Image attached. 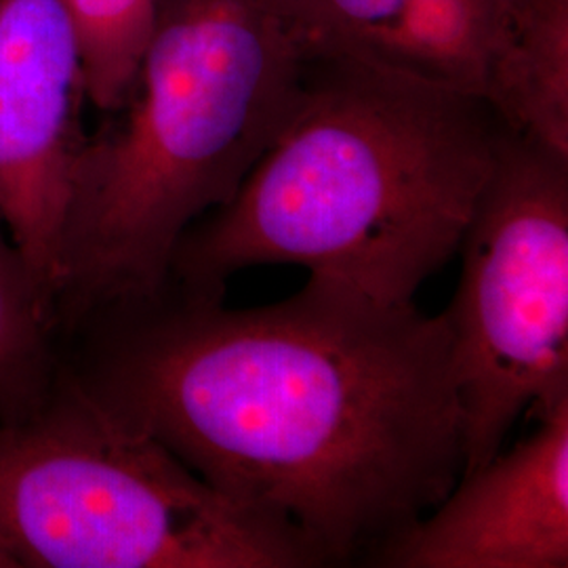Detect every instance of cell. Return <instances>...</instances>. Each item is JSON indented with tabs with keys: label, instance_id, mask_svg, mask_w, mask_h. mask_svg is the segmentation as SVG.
<instances>
[{
	"label": "cell",
	"instance_id": "6da1fadb",
	"mask_svg": "<svg viewBox=\"0 0 568 568\" xmlns=\"http://www.w3.org/2000/svg\"><path fill=\"white\" fill-rule=\"evenodd\" d=\"M60 363L209 487L368 560L464 474L447 321L325 276L262 307L166 278L58 328Z\"/></svg>",
	"mask_w": 568,
	"mask_h": 568
},
{
	"label": "cell",
	"instance_id": "52a82bcc",
	"mask_svg": "<svg viewBox=\"0 0 568 568\" xmlns=\"http://www.w3.org/2000/svg\"><path fill=\"white\" fill-rule=\"evenodd\" d=\"M464 474L447 497L368 560L386 568H567L568 398Z\"/></svg>",
	"mask_w": 568,
	"mask_h": 568
},
{
	"label": "cell",
	"instance_id": "7c38bea8",
	"mask_svg": "<svg viewBox=\"0 0 568 568\" xmlns=\"http://www.w3.org/2000/svg\"><path fill=\"white\" fill-rule=\"evenodd\" d=\"M0 568H11L9 567V562H7V558L0 554Z\"/></svg>",
	"mask_w": 568,
	"mask_h": 568
},
{
	"label": "cell",
	"instance_id": "277c9868",
	"mask_svg": "<svg viewBox=\"0 0 568 568\" xmlns=\"http://www.w3.org/2000/svg\"><path fill=\"white\" fill-rule=\"evenodd\" d=\"M0 554L30 568H312L297 528L209 487L58 368L41 405L0 417Z\"/></svg>",
	"mask_w": 568,
	"mask_h": 568
},
{
	"label": "cell",
	"instance_id": "8fae6325",
	"mask_svg": "<svg viewBox=\"0 0 568 568\" xmlns=\"http://www.w3.org/2000/svg\"><path fill=\"white\" fill-rule=\"evenodd\" d=\"M81 55L87 100L119 112L133 93L161 0H60Z\"/></svg>",
	"mask_w": 568,
	"mask_h": 568
},
{
	"label": "cell",
	"instance_id": "7a4b0ae2",
	"mask_svg": "<svg viewBox=\"0 0 568 568\" xmlns=\"http://www.w3.org/2000/svg\"><path fill=\"white\" fill-rule=\"evenodd\" d=\"M509 126L453 87L354 60H305L288 119L230 203L183 232L169 276L224 293L253 265H302L384 304L464 241Z\"/></svg>",
	"mask_w": 568,
	"mask_h": 568
},
{
	"label": "cell",
	"instance_id": "3957f363",
	"mask_svg": "<svg viewBox=\"0 0 568 568\" xmlns=\"http://www.w3.org/2000/svg\"><path fill=\"white\" fill-rule=\"evenodd\" d=\"M305 60L265 0H161L131 98L89 135L61 232L58 328L154 291L183 232L234 199Z\"/></svg>",
	"mask_w": 568,
	"mask_h": 568
},
{
	"label": "cell",
	"instance_id": "5b68a950",
	"mask_svg": "<svg viewBox=\"0 0 568 568\" xmlns=\"http://www.w3.org/2000/svg\"><path fill=\"white\" fill-rule=\"evenodd\" d=\"M457 255L443 316L467 474L527 410L568 398V154L508 129Z\"/></svg>",
	"mask_w": 568,
	"mask_h": 568
},
{
	"label": "cell",
	"instance_id": "30bf717a",
	"mask_svg": "<svg viewBox=\"0 0 568 568\" xmlns=\"http://www.w3.org/2000/svg\"><path fill=\"white\" fill-rule=\"evenodd\" d=\"M60 368L55 304L0 217V417L41 405Z\"/></svg>",
	"mask_w": 568,
	"mask_h": 568
},
{
	"label": "cell",
	"instance_id": "9c48e42d",
	"mask_svg": "<svg viewBox=\"0 0 568 568\" xmlns=\"http://www.w3.org/2000/svg\"><path fill=\"white\" fill-rule=\"evenodd\" d=\"M483 98L509 129L568 154V0H509Z\"/></svg>",
	"mask_w": 568,
	"mask_h": 568
},
{
	"label": "cell",
	"instance_id": "8992f818",
	"mask_svg": "<svg viewBox=\"0 0 568 568\" xmlns=\"http://www.w3.org/2000/svg\"><path fill=\"white\" fill-rule=\"evenodd\" d=\"M60 0H0V217L55 304L61 232L89 135Z\"/></svg>",
	"mask_w": 568,
	"mask_h": 568
},
{
	"label": "cell",
	"instance_id": "ba28073f",
	"mask_svg": "<svg viewBox=\"0 0 568 568\" xmlns=\"http://www.w3.org/2000/svg\"><path fill=\"white\" fill-rule=\"evenodd\" d=\"M304 60H354L483 98L509 0H265Z\"/></svg>",
	"mask_w": 568,
	"mask_h": 568
}]
</instances>
